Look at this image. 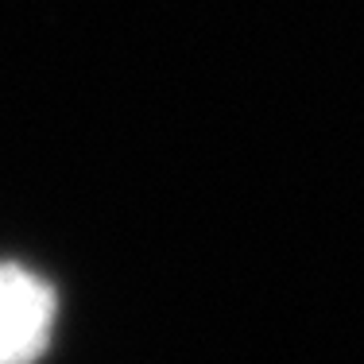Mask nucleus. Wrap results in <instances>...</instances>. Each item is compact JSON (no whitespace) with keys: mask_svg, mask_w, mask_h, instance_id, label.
I'll return each mask as SVG.
<instances>
[{"mask_svg":"<svg viewBox=\"0 0 364 364\" xmlns=\"http://www.w3.org/2000/svg\"><path fill=\"white\" fill-rule=\"evenodd\" d=\"M55 291L20 264H0V364H36L55 333Z\"/></svg>","mask_w":364,"mask_h":364,"instance_id":"obj_1","label":"nucleus"}]
</instances>
